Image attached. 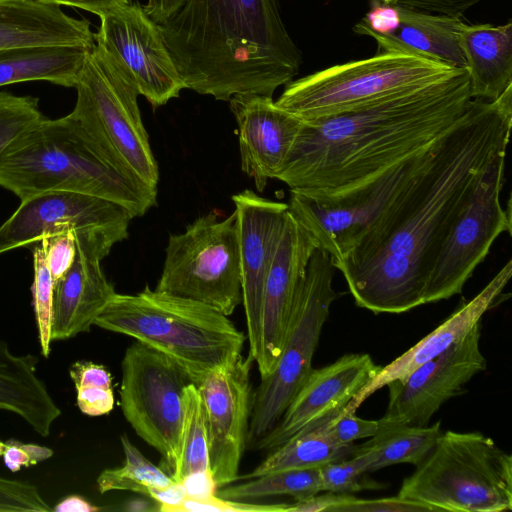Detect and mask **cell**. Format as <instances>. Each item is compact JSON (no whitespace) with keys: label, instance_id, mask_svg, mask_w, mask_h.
<instances>
[{"label":"cell","instance_id":"obj_1","mask_svg":"<svg viewBox=\"0 0 512 512\" xmlns=\"http://www.w3.org/2000/svg\"><path fill=\"white\" fill-rule=\"evenodd\" d=\"M512 86L494 101L472 99L435 142L432 157L358 244L334 261L358 307L400 314L424 303L442 244L489 163L506 152Z\"/></svg>","mask_w":512,"mask_h":512},{"label":"cell","instance_id":"obj_2","mask_svg":"<svg viewBox=\"0 0 512 512\" xmlns=\"http://www.w3.org/2000/svg\"><path fill=\"white\" fill-rule=\"evenodd\" d=\"M472 100L465 68L362 108L303 122L277 176L317 201L343 197L429 149Z\"/></svg>","mask_w":512,"mask_h":512},{"label":"cell","instance_id":"obj_3","mask_svg":"<svg viewBox=\"0 0 512 512\" xmlns=\"http://www.w3.org/2000/svg\"><path fill=\"white\" fill-rule=\"evenodd\" d=\"M159 28L185 89L216 100L272 97L302 63L278 0H186Z\"/></svg>","mask_w":512,"mask_h":512},{"label":"cell","instance_id":"obj_4","mask_svg":"<svg viewBox=\"0 0 512 512\" xmlns=\"http://www.w3.org/2000/svg\"><path fill=\"white\" fill-rule=\"evenodd\" d=\"M0 187L20 201L64 191L118 203L135 217L157 204V189L133 181L96 151L70 114L41 118L0 156Z\"/></svg>","mask_w":512,"mask_h":512},{"label":"cell","instance_id":"obj_5","mask_svg":"<svg viewBox=\"0 0 512 512\" xmlns=\"http://www.w3.org/2000/svg\"><path fill=\"white\" fill-rule=\"evenodd\" d=\"M94 325L161 352L178 363L196 385L242 355L247 340L219 310L148 285L136 294L116 293Z\"/></svg>","mask_w":512,"mask_h":512},{"label":"cell","instance_id":"obj_6","mask_svg":"<svg viewBox=\"0 0 512 512\" xmlns=\"http://www.w3.org/2000/svg\"><path fill=\"white\" fill-rule=\"evenodd\" d=\"M431 511L512 509V457L480 432H442L397 494Z\"/></svg>","mask_w":512,"mask_h":512},{"label":"cell","instance_id":"obj_7","mask_svg":"<svg viewBox=\"0 0 512 512\" xmlns=\"http://www.w3.org/2000/svg\"><path fill=\"white\" fill-rule=\"evenodd\" d=\"M74 88L77 99L69 114L96 151L127 178L157 189L158 165L130 76L95 44Z\"/></svg>","mask_w":512,"mask_h":512},{"label":"cell","instance_id":"obj_8","mask_svg":"<svg viewBox=\"0 0 512 512\" xmlns=\"http://www.w3.org/2000/svg\"><path fill=\"white\" fill-rule=\"evenodd\" d=\"M457 69L418 55L378 52L292 80L275 103L303 122L313 121L439 81Z\"/></svg>","mask_w":512,"mask_h":512},{"label":"cell","instance_id":"obj_9","mask_svg":"<svg viewBox=\"0 0 512 512\" xmlns=\"http://www.w3.org/2000/svg\"><path fill=\"white\" fill-rule=\"evenodd\" d=\"M334 272L330 254L316 248L296 294L279 360L253 392L249 448L276 425L313 369L312 359L322 328L337 298L332 287Z\"/></svg>","mask_w":512,"mask_h":512},{"label":"cell","instance_id":"obj_10","mask_svg":"<svg viewBox=\"0 0 512 512\" xmlns=\"http://www.w3.org/2000/svg\"><path fill=\"white\" fill-rule=\"evenodd\" d=\"M155 290L232 315L242 303L236 212L223 219L210 212L171 235Z\"/></svg>","mask_w":512,"mask_h":512},{"label":"cell","instance_id":"obj_11","mask_svg":"<svg viewBox=\"0 0 512 512\" xmlns=\"http://www.w3.org/2000/svg\"><path fill=\"white\" fill-rule=\"evenodd\" d=\"M121 371L122 413L160 454V467L171 477L178 459L183 393L194 382L174 360L136 340L124 353Z\"/></svg>","mask_w":512,"mask_h":512},{"label":"cell","instance_id":"obj_12","mask_svg":"<svg viewBox=\"0 0 512 512\" xmlns=\"http://www.w3.org/2000/svg\"><path fill=\"white\" fill-rule=\"evenodd\" d=\"M434 144L343 197L322 202L290 192L288 211L309 232L317 248L328 252L332 262L337 261L415 181L429 163Z\"/></svg>","mask_w":512,"mask_h":512},{"label":"cell","instance_id":"obj_13","mask_svg":"<svg viewBox=\"0 0 512 512\" xmlns=\"http://www.w3.org/2000/svg\"><path fill=\"white\" fill-rule=\"evenodd\" d=\"M505 157L501 153L489 163L454 220L428 277L425 304L460 294L496 238L511 233L510 208L500 201Z\"/></svg>","mask_w":512,"mask_h":512},{"label":"cell","instance_id":"obj_14","mask_svg":"<svg viewBox=\"0 0 512 512\" xmlns=\"http://www.w3.org/2000/svg\"><path fill=\"white\" fill-rule=\"evenodd\" d=\"M135 216L113 201L79 193L52 191L22 200L0 226V254L32 246L64 227L75 230L76 240L110 246L128 236Z\"/></svg>","mask_w":512,"mask_h":512},{"label":"cell","instance_id":"obj_15","mask_svg":"<svg viewBox=\"0 0 512 512\" xmlns=\"http://www.w3.org/2000/svg\"><path fill=\"white\" fill-rule=\"evenodd\" d=\"M99 18L96 45L118 62L153 108L179 97L184 82L159 25L142 6L131 2Z\"/></svg>","mask_w":512,"mask_h":512},{"label":"cell","instance_id":"obj_16","mask_svg":"<svg viewBox=\"0 0 512 512\" xmlns=\"http://www.w3.org/2000/svg\"><path fill=\"white\" fill-rule=\"evenodd\" d=\"M250 355L211 371L198 385L207 428L209 468L218 488L239 480L252 410Z\"/></svg>","mask_w":512,"mask_h":512},{"label":"cell","instance_id":"obj_17","mask_svg":"<svg viewBox=\"0 0 512 512\" xmlns=\"http://www.w3.org/2000/svg\"><path fill=\"white\" fill-rule=\"evenodd\" d=\"M481 322L459 342L423 363L404 381L386 387L389 401L381 421L427 426L441 406L466 392V385L484 371L487 361L481 347Z\"/></svg>","mask_w":512,"mask_h":512},{"label":"cell","instance_id":"obj_18","mask_svg":"<svg viewBox=\"0 0 512 512\" xmlns=\"http://www.w3.org/2000/svg\"><path fill=\"white\" fill-rule=\"evenodd\" d=\"M232 201L238 221L248 355L255 362L260 342L264 284L285 227L288 205L263 198L250 189L234 194Z\"/></svg>","mask_w":512,"mask_h":512},{"label":"cell","instance_id":"obj_19","mask_svg":"<svg viewBox=\"0 0 512 512\" xmlns=\"http://www.w3.org/2000/svg\"><path fill=\"white\" fill-rule=\"evenodd\" d=\"M316 248L309 232L288 211L263 289L260 342L255 359L260 379L272 373L282 353L296 294Z\"/></svg>","mask_w":512,"mask_h":512},{"label":"cell","instance_id":"obj_20","mask_svg":"<svg viewBox=\"0 0 512 512\" xmlns=\"http://www.w3.org/2000/svg\"><path fill=\"white\" fill-rule=\"evenodd\" d=\"M367 353H350L312 369L276 425L251 449L273 450L299 431L340 412L380 370Z\"/></svg>","mask_w":512,"mask_h":512},{"label":"cell","instance_id":"obj_21","mask_svg":"<svg viewBox=\"0 0 512 512\" xmlns=\"http://www.w3.org/2000/svg\"><path fill=\"white\" fill-rule=\"evenodd\" d=\"M229 105L239 131L241 169L263 192L283 169L303 121L265 95L237 94Z\"/></svg>","mask_w":512,"mask_h":512},{"label":"cell","instance_id":"obj_22","mask_svg":"<svg viewBox=\"0 0 512 512\" xmlns=\"http://www.w3.org/2000/svg\"><path fill=\"white\" fill-rule=\"evenodd\" d=\"M512 276V261H508L494 278L472 300L463 304L441 325L409 350L394 359L365 384L344 408L355 413L376 391L389 382L404 381L423 363L433 359L464 338L482 316L496 304Z\"/></svg>","mask_w":512,"mask_h":512},{"label":"cell","instance_id":"obj_23","mask_svg":"<svg viewBox=\"0 0 512 512\" xmlns=\"http://www.w3.org/2000/svg\"><path fill=\"white\" fill-rule=\"evenodd\" d=\"M109 253L76 242V255L69 270L54 281L51 310V340H66L88 332L116 294L106 278L101 261Z\"/></svg>","mask_w":512,"mask_h":512},{"label":"cell","instance_id":"obj_24","mask_svg":"<svg viewBox=\"0 0 512 512\" xmlns=\"http://www.w3.org/2000/svg\"><path fill=\"white\" fill-rule=\"evenodd\" d=\"M397 23L385 34H369L378 52H401L422 56L455 68H465L460 46L463 15L433 13L396 6Z\"/></svg>","mask_w":512,"mask_h":512},{"label":"cell","instance_id":"obj_25","mask_svg":"<svg viewBox=\"0 0 512 512\" xmlns=\"http://www.w3.org/2000/svg\"><path fill=\"white\" fill-rule=\"evenodd\" d=\"M95 44L90 22L67 15L58 5L0 0V50L34 45Z\"/></svg>","mask_w":512,"mask_h":512},{"label":"cell","instance_id":"obj_26","mask_svg":"<svg viewBox=\"0 0 512 512\" xmlns=\"http://www.w3.org/2000/svg\"><path fill=\"white\" fill-rule=\"evenodd\" d=\"M459 41L472 99L496 100L512 86V21L465 23Z\"/></svg>","mask_w":512,"mask_h":512},{"label":"cell","instance_id":"obj_27","mask_svg":"<svg viewBox=\"0 0 512 512\" xmlns=\"http://www.w3.org/2000/svg\"><path fill=\"white\" fill-rule=\"evenodd\" d=\"M37 357L14 354L0 340V410L23 418L41 436H48L61 411L36 374Z\"/></svg>","mask_w":512,"mask_h":512},{"label":"cell","instance_id":"obj_28","mask_svg":"<svg viewBox=\"0 0 512 512\" xmlns=\"http://www.w3.org/2000/svg\"><path fill=\"white\" fill-rule=\"evenodd\" d=\"M95 46L34 45L0 50V87L47 81L74 88Z\"/></svg>","mask_w":512,"mask_h":512},{"label":"cell","instance_id":"obj_29","mask_svg":"<svg viewBox=\"0 0 512 512\" xmlns=\"http://www.w3.org/2000/svg\"><path fill=\"white\" fill-rule=\"evenodd\" d=\"M355 445L337 444L326 432L323 419L299 431L271 453L243 479L291 470L319 468L351 456Z\"/></svg>","mask_w":512,"mask_h":512},{"label":"cell","instance_id":"obj_30","mask_svg":"<svg viewBox=\"0 0 512 512\" xmlns=\"http://www.w3.org/2000/svg\"><path fill=\"white\" fill-rule=\"evenodd\" d=\"M379 424L377 433L370 440L356 446L370 456L368 473L402 463L418 465L442 433L440 421L427 426H414L379 419Z\"/></svg>","mask_w":512,"mask_h":512},{"label":"cell","instance_id":"obj_31","mask_svg":"<svg viewBox=\"0 0 512 512\" xmlns=\"http://www.w3.org/2000/svg\"><path fill=\"white\" fill-rule=\"evenodd\" d=\"M323 492L319 469H291L246 479L239 484L218 488L216 495L226 499L253 501L274 496H289L294 500Z\"/></svg>","mask_w":512,"mask_h":512},{"label":"cell","instance_id":"obj_32","mask_svg":"<svg viewBox=\"0 0 512 512\" xmlns=\"http://www.w3.org/2000/svg\"><path fill=\"white\" fill-rule=\"evenodd\" d=\"M120 442L125 456L124 464L105 469L99 474L96 482L100 493L130 491L149 497L153 491L174 482L160 466L148 460L126 434L121 435Z\"/></svg>","mask_w":512,"mask_h":512},{"label":"cell","instance_id":"obj_33","mask_svg":"<svg viewBox=\"0 0 512 512\" xmlns=\"http://www.w3.org/2000/svg\"><path fill=\"white\" fill-rule=\"evenodd\" d=\"M206 469L210 468L204 406L197 385L190 383L183 393L178 459L171 478L181 482L187 475Z\"/></svg>","mask_w":512,"mask_h":512},{"label":"cell","instance_id":"obj_34","mask_svg":"<svg viewBox=\"0 0 512 512\" xmlns=\"http://www.w3.org/2000/svg\"><path fill=\"white\" fill-rule=\"evenodd\" d=\"M34 278L31 287L32 304L38 329L41 354L48 357L51 345V310L54 280L45 260L40 241L33 245Z\"/></svg>","mask_w":512,"mask_h":512},{"label":"cell","instance_id":"obj_35","mask_svg":"<svg viewBox=\"0 0 512 512\" xmlns=\"http://www.w3.org/2000/svg\"><path fill=\"white\" fill-rule=\"evenodd\" d=\"M370 463L369 454L355 447L351 456L319 467L323 492L351 494L363 489H377L363 480Z\"/></svg>","mask_w":512,"mask_h":512},{"label":"cell","instance_id":"obj_36","mask_svg":"<svg viewBox=\"0 0 512 512\" xmlns=\"http://www.w3.org/2000/svg\"><path fill=\"white\" fill-rule=\"evenodd\" d=\"M43 117L37 97L0 92V156L16 138Z\"/></svg>","mask_w":512,"mask_h":512},{"label":"cell","instance_id":"obj_37","mask_svg":"<svg viewBox=\"0 0 512 512\" xmlns=\"http://www.w3.org/2000/svg\"><path fill=\"white\" fill-rule=\"evenodd\" d=\"M75 235L73 228L64 227L39 240L54 281L61 278L74 262L76 255Z\"/></svg>","mask_w":512,"mask_h":512},{"label":"cell","instance_id":"obj_38","mask_svg":"<svg viewBox=\"0 0 512 512\" xmlns=\"http://www.w3.org/2000/svg\"><path fill=\"white\" fill-rule=\"evenodd\" d=\"M328 435L340 445L353 444L354 441L374 436L379 429V420L359 418L344 408L323 419Z\"/></svg>","mask_w":512,"mask_h":512},{"label":"cell","instance_id":"obj_39","mask_svg":"<svg viewBox=\"0 0 512 512\" xmlns=\"http://www.w3.org/2000/svg\"><path fill=\"white\" fill-rule=\"evenodd\" d=\"M0 511L48 512L52 508L32 484L0 477Z\"/></svg>","mask_w":512,"mask_h":512},{"label":"cell","instance_id":"obj_40","mask_svg":"<svg viewBox=\"0 0 512 512\" xmlns=\"http://www.w3.org/2000/svg\"><path fill=\"white\" fill-rule=\"evenodd\" d=\"M288 503L258 504L212 496L205 500L186 498L171 512H286Z\"/></svg>","mask_w":512,"mask_h":512},{"label":"cell","instance_id":"obj_41","mask_svg":"<svg viewBox=\"0 0 512 512\" xmlns=\"http://www.w3.org/2000/svg\"><path fill=\"white\" fill-rule=\"evenodd\" d=\"M53 450L46 446L31 443H23L17 440H0V456H3L4 463L12 472L22 467L36 465L39 462L49 459Z\"/></svg>","mask_w":512,"mask_h":512},{"label":"cell","instance_id":"obj_42","mask_svg":"<svg viewBox=\"0 0 512 512\" xmlns=\"http://www.w3.org/2000/svg\"><path fill=\"white\" fill-rule=\"evenodd\" d=\"M77 405L82 413L88 416H102L114 408L112 387L100 383L88 382L75 384Z\"/></svg>","mask_w":512,"mask_h":512},{"label":"cell","instance_id":"obj_43","mask_svg":"<svg viewBox=\"0 0 512 512\" xmlns=\"http://www.w3.org/2000/svg\"><path fill=\"white\" fill-rule=\"evenodd\" d=\"M431 512L418 502L406 500L399 496L378 499H359L353 496L336 512Z\"/></svg>","mask_w":512,"mask_h":512},{"label":"cell","instance_id":"obj_44","mask_svg":"<svg viewBox=\"0 0 512 512\" xmlns=\"http://www.w3.org/2000/svg\"><path fill=\"white\" fill-rule=\"evenodd\" d=\"M380 2L421 11L448 15L464 13L481 0H378Z\"/></svg>","mask_w":512,"mask_h":512},{"label":"cell","instance_id":"obj_45","mask_svg":"<svg viewBox=\"0 0 512 512\" xmlns=\"http://www.w3.org/2000/svg\"><path fill=\"white\" fill-rule=\"evenodd\" d=\"M322 492L310 496L308 498L295 500L293 504H289L286 512H336L339 507L347 503L352 494Z\"/></svg>","mask_w":512,"mask_h":512},{"label":"cell","instance_id":"obj_46","mask_svg":"<svg viewBox=\"0 0 512 512\" xmlns=\"http://www.w3.org/2000/svg\"><path fill=\"white\" fill-rule=\"evenodd\" d=\"M187 498L205 500L216 495L218 489L210 469L193 472L181 481Z\"/></svg>","mask_w":512,"mask_h":512},{"label":"cell","instance_id":"obj_47","mask_svg":"<svg viewBox=\"0 0 512 512\" xmlns=\"http://www.w3.org/2000/svg\"><path fill=\"white\" fill-rule=\"evenodd\" d=\"M46 5H65L86 10L101 16L113 9L127 5L132 0H31Z\"/></svg>","mask_w":512,"mask_h":512},{"label":"cell","instance_id":"obj_48","mask_svg":"<svg viewBox=\"0 0 512 512\" xmlns=\"http://www.w3.org/2000/svg\"><path fill=\"white\" fill-rule=\"evenodd\" d=\"M185 2L186 0H148L142 7L153 22L162 25L177 13Z\"/></svg>","mask_w":512,"mask_h":512},{"label":"cell","instance_id":"obj_49","mask_svg":"<svg viewBox=\"0 0 512 512\" xmlns=\"http://www.w3.org/2000/svg\"><path fill=\"white\" fill-rule=\"evenodd\" d=\"M52 510L57 512H95L101 510V508L93 505L79 495H69L59 502Z\"/></svg>","mask_w":512,"mask_h":512}]
</instances>
